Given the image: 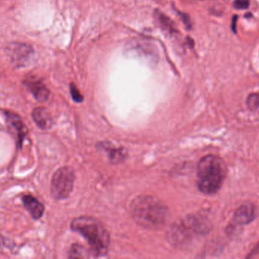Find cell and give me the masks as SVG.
Returning a JSON list of instances; mask_svg holds the SVG:
<instances>
[{"label":"cell","instance_id":"6da1fadb","mask_svg":"<svg viewBox=\"0 0 259 259\" xmlns=\"http://www.w3.org/2000/svg\"><path fill=\"white\" fill-rule=\"evenodd\" d=\"M131 214L135 221L148 229H160L169 218L167 207L152 196L136 198L131 205Z\"/></svg>","mask_w":259,"mask_h":259},{"label":"cell","instance_id":"7a4b0ae2","mask_svg":"<svg viewBox=\"0 0 259 259\" xmlns=\"http://www.w3.org/2000/svg\"><path fill=\"white\" fill-rule=\"evenodd\" d=\"M225 161L215 155H207L199 161L197 168V187L201 193L212 195L218 193L227 176Z\"/></svg>","mask_w":259,"mask_h":259},{"label":"cell","instance_id":"3957f363","mask_svg":"<svg viewBox=\"0 0 259 259\" xmlns=\"http://www.w3.org/2000/svg\"><path fill=\"white\" fill-rule=\"evenodd\" d=\"M71 228L88 240L94 256H104L108 253L110 237L101 222L94 217H79L71 222Z\"/></svg>","mask_w":259,"mask_h":259},{"label":"cell","instance_id":"277c9868","mask_svg":"<svg viewBox=\"0 0 259 259\" xmlns=\"http://www.w3.org/2000/svg\"><path fill=\"white\" fill-rule=\"evenodd\" d=\"M74 172L71 167L59 168L52 178V197L56 200H63L69 197L74 187Z\"/></svg>","mask_w":259,"mask_h":259},{"label":"cell","instance_id":"5b68a950","mask_svg":"<svg viewBox=\"0 0 259 259\" xmlns=\"http://www.w3.org/2000/svg\"><path fill=\"white\" fill-rule=\"evenodd\" d=\"M8 56L16 66H25L30 63L33 50L30 46L21 43H12L6 49Z\"/></svg>","mask_w":259,"mask_h":259},{"label":"cell","instance_id":"8992f818","mask_svg":"<svg viewBox=\"0 0 259 259\" xmlns=\"http://www.w3.org/2000/svg\"><path fill=\"white\" fill-rule=\"evenodd\" d=\"M6 117L8 127L9 130L15 135L17 138V143L21 147L23 141L27 134V129L23 120L19 116L15 113L6 111L5 113Z\"/></svg>","mask_w":259,"mask_h":259},{"label":"cell","instance_id":"52a82bcc","mask_svg":"<svg viewBox=\"0 0 259 259\" xmlns=\"http://www.w3.org/2000/svg\"><path fill=\"white\" fill-rule=\"evenodd\" d=\"M255 206L245 204L237 208L234 216V222L237 225H246L251 223L255 217Z\"/></svg>","mask_w":259,"mask_h":259},{"label":"cell","instance_id":"ba28073f","mask_svg":"<svg viewBox=\"0 0 259 259\" xmlns=\"http://www.w3.org/2000/svg\"><path fill=\"white\" fill-rule=\"evenodd\" d=\"M21 200L24 204V208L30 213L33 219L38 220L42 217L45 208L44 205L37 199L33 197L31 195H25L23 196Z\"/></svg>","mask_w":259,"mask_h":259},{"label":"cell","instance_id":"9c48e42d","mask_svg":"<svg viewBox=\"0 0 259 259\" xmlns=\"http://www.w3.org/2000/svg\"><path fill=\"white\" fill-rule=\"evenodd\" d=\"M24 84L37 101L46 102L48 100L50 95V90L40 81H27Z\"/></svg>","mask_w":259,"mask_h":259},{"label":"cell","instance_id":"30bf717a","mask_svg":"<svg viewBox=\"0 0 259 259\" xmlns=\"http://www.w3.org/2000/svg\"><path fill=\"white\" fill-rule=\"evenodd\" d=\"M32 118L39 129L47 130L53 126V118L50 111L44 107H38L32 112Z\"/></svg>","mask_w":259,"mask_h":259},{"label":"cell","instance_id":"8fae6325","mask_svg":"<svg viewBox=\"0 0 259 259\" xmlns=\"http://www.w3.org/2000/svg\"><path fill=\"white\" fill-rule=\"evenodd\" d=\"M89 257L88 251L78 244L73 245L69 252L70 258H86Z\"/></svg>","mask_w":259,"mask_h":259},{"label":"cell","instance_id":"7c38bea8","mask_svg":"<svg viewBox=\"0 0 259 259\" xmlns=\"http://www.w3.org/2000/svg\"><path fill=\"white\" fill-rule=\"evenodd\" d=\"M158 20L159 21L160 24L162 26L163 28L166 31L169 32L170 33H173L174 32L176 31L173 22L170 21V18H167V16L163 15L161 12L158 13Z\"/></svg>","mask_w":259,"mask_h":259},{"label":"cell","instance_id":"4fadbf2b","mask_svg":"<svg viewBox=\"0 0 259 259\" xmlns=\"http://www.w3.org/2000/svg\"><path fill=\"white\" fill-rule=\"evenodd\" d=\"M246 104L251 110L259 109V92L249 94L246 100Z\"/></svg>","mask_w":259,"mask_h":259},{"label":"cell","instance_id":"5bb4252c","mask_svg":"<svg viewBox=\"0 0 259 259\" xmlns=\"http://www.w3.org/2000/svg\"><path fill=\"white\" fill-rule=\"evenodd\" d=\"M70 90H71V97H72L73 100H74V101L77 102V103H80V102L83 101V97L82 96V94H80L78 88L76 87L75 85L71 84V85H70Z\"/></svg>","mask_w":259,"mask_h":259},{"label":"cell","instance_id":"9a60e30c","mask_svg":"<svg viewBox=\"0 0 259 259\" xmlns=\"http://www.w3.org/2000/svg\"><path fill=\"white\" fill-rule=\"evenodd\" d=\"M234 7L237 9H246L249 6V0H234Z\"/></svg>","mask_w":259,"mask_h":259},{"label":"cell","instance_id":"2e32d148","mask_svg":"<svg viewBox=\"0 0 259 259\" xmlns=\"http://www.w3.org/2000/svg\"><path fill=\"white\" fill-rule=\"evenodd\" d=\"M248 258H259V243L258 244L255 246V249L250 252Z\"/></svg>","mask_w":259,"mask_h":259},{"label":"cell","instance_id":"e0dca14e","mask_svg":"<svg viewBox=\"0 0 259 259\" xmlns=\"http://www.w3.org/2000/svg\"><path fill=\"white\" fill-rule=\"evenodd\" d=\"M237 18H238V17L234 16V19H233L232 29L234 32H237V28L235 27L237 25H235V24H237Z\"/></svg>","mask_w":259,"mask_h":259},{"label":"cell","instance_id":"ac0fdd59","mask_svg":"<svg viewBox=\"0 0 259 259\" xmlns=\"http://www.w3.org/2000/svg\"><path fill=\"white\" fill-rule=\"evenodd\" d=\"M3 237H2L1 235H0V246H2V243H3Z\"/></svg>","mask_w":259,"mask_h":259}]
</instances>
